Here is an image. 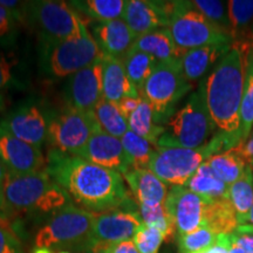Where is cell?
<instances>
[{
	"label": "cell",
	"mask_w": 253,
	"mask_h": 253,
	"mask_svg": "<svg viewBox=\"0 0 253 253\" xmlns=\"http://www.w3.org/2000/svg\"><path fill=\"white\" fill-rule=\"evenodd\" d=\"M140 102H141V96L140 97H126V99L121 100L119 103H116V104H118L120 112L122 113V115L125 116L126 120H128L129 116H130L131 114L134 113L136 109H137Z\"/></svg>",
	"instance_id": "ee69618b"
},
{
	"label": "cell",
	"mask_w": 253,
	"mask_h": 253,
	"mask_svg": "<svg viewBox=\"0 0 253 253\" xmlns=\"http://www.w3.org/2000/svg\"><path fill=\"white\" fill-rule=\"evenodd\" d=\"M238 225L235 208L229 198L209 202L205 211V226L218 236L231 235Z\"/></svg>",
	"instance_id": "484cf974"
},
{
	"label": "cell",
	"mask_w": 253,
	"mask_h": 253,
	"mask_svg": "<svg viewBox=\"0 0 253 253\" xmlns=\"http://www.w3.org/2000/svg\"><path fill=\"white\" fill-rule=\"evenodd\" d=\"M17 23L14 15L0 5V46L8 47L14 42L18 31Z\"/></svg>",
	"instance_id": "f35d334b"
},
{
	"label": "cell",
	"mask_w": 253,
	"mask_h": 253,
	"mask_svg": "<svg viewBox=\"0 0 253 253\" xmlns=\"http://www.w3.org/2000/svg\"><path fill=\"white\" fill-rule=\"evenodd\" d=\"M249 221L251 223V225H253V204H252L251 211H250V214H249Z\"/></svg>",
	"instance_id": "f907efd6"
},
{
	"label": "cell",
	"mask_w": 253,
	"mask_h": 253,
	"mask_svg": "<svg viewBox=\"0 0 253 253\" xmlns=\"http://www.w3.org/2000/svg\"><path fill=\"white\" fill-rule=\"evenodd\" d=\"M123 149L131 168L149 169V164L153 157L155 147L144 138L140 137L131 130H128L121 138Z\"/></svg>",
	"instance_id": "e575fe53"
},
{
	"label": "cell",
	"mask_w": 253,
	"mask_h": 253,
	"mask_svg": "<svg viewBox=\"0 0 253 253\" xmlns=\"http://www.w3.org/2000/svg\"><path fill=\"white\" fill-rule=\"evenodd\" d=\"M128 126L129 130L144 138L154 147H157L158 140L164 132V126L155 122L154 112L149 102L142 96L137 109L129 116Z\"/></svg>",
	"instance_id": "83f0119b"
},
{
	"label": "cell",
	"mask_w": 253,
	"mask_h": 253,
	"mask_svg": "<svg viewBox=\"0 0 253 253\" xmlns=\"http://www.w3.org/2000/svg\"><path fill=\"white\" fill-rule=\"evenodd\" d=\"M167 28L176 45L183 50L213 43H232V38L199 13L191 1H171Z\"/></svg>",
	"instance_id": "9c48e42d"
},
{
	"label": "cell",
	"mask_w": 253,
	"mask_h": 253,
	"mask_svg": "<svg viewBox=\"0 0 253 253\" xmlns=\"http://www.w3.org/2000/svg\"><path fill=\"white\" fill-rule=\"evenodd\" d=\"M84 253H106L102 248V244L100 243H94L89 249H87Z\"/></svg>",
	"instance_id": "bcb514c9"
},
{
	"label": "cell",
	"mask_w": 253,
	"mask_h": 253,
	"mask_svg": "<svg viewBox=\"0 0 253 253\" xmlns=\"http://www.w3.org/2000/svg\"><path fill=\"white\" fill-rule=\"evenodd\" d=\"M103 59V56H102ZM75 73L69 78L65 89L67 106L80 112L89 113L103 97V61Z\"/></svg>",
	"instance_id": "5bb4252c"
},
{
	"label": "cell",
	"mask_w": 253,
	"mask_h": 253,
	"mask_svg": "<svg viewBox=\"0 0 253 253\" xmlns=\"http://www.w3.org/2000/svg\"><path fill=\"white\" fill-rule=\"evenodd\" d=\"M230 240H231V239H230ZM229 253H245V252L243 251V250L240 249L238 245L235 244V243L231 242L230 248H229Z\"/></svg>",
	"instance_id": "7dc6e473"
},
{
	"label": "cell",
	"mask_w": 253,
	"mask_h": 253,
	"mask_svg": "<svg viewBox=\"0 0 253 253\" xmlns=\"http://www.w3.org/2000/svg\"><path fill=\"white\" fill-rule=\"evenodd\" d=\"M230 239L245 253H253V225L251 224L238 225L230 235Z\"/></svg>",
	"instance_id": "ab89813d"
},
{
	"label": "cell",
	"mask_w": 253,
	"mask_h": 253,
	"mask_svg": "<svg viewBox=\"0 0 253 253\" xmlns=\"http://www.w3.org/2000/svg\"><path fill=\"white\" fill-rule=\"evenodd\" d=\"M0 161L6 173L28 175L45 170V158L40 148L19 140L0 125Z\"/></svg>",
	"instance_id": "4fadbf2b"
},
{
	"label": "cell",
	"mask_w": 253,
	"mask_h": 253,
	"mask_svg": "<svg viewBox=\"0 0 253 253\" xmlns=\"http://www.w3.org/2000/svg\"><path fill=\"white\" fill-rule=\"evenodd\" d=\"M99 126L90 113L71 107L47 115V143L54 150L77 155L89 141Z\"/></svg>",
	"instance_id": "8fae6325"
},
{
	"label": "cell",
	"mask_w": 253,
	"mask_h": 253,
	"mask_svg": "<svg viewBox=\"0 0 253 253\" xmlns=\"http://www.w3.org/2000/svg\"><path fill=\"white\" fill-rule=\"evenodd\" d=\"M91 36L104 55L119 59L129 52L137 38L122 19L94 25Z\"/></svg>",
	"instance_id": "d6986e66"
},
{
	"label": "cell",
	"mask_w": 253,
	"mask_h": 253,
	"mask_svg": "<svg viewBox=\"0 0 253 253\" xmlns=\"http://www.w3.org/2000/svg\"><path fill=\"white\" fill-rule=\"evenodd\" d=\"M46 170L71 199L90 212L115 210L129 202L121 173L88 162L77 155L50 149Z\"/></svg>",
	"instance_id": "6da1fadb"
},
{
	"label": "cell",
	"mask_w": 253,
	"mask_h": 253,
	"mask_svg": "<svg viewBox=\"0 0 253 253\" xmlns=\"http://www.w3.org/2000/svg\"><path fill=\"white\" fill-rule=\"evenodd\" d=\"M191 2L199 13L203 14L209 21L232 38V27H231L229 11L225 2L219 0H194Z\"/></svg>",
	"instance_id": "d590c367"
},
{
	"label": "cell",
	"mask_w": 253,
	"mask_h": 253,
	"mask_svg": "<svg viewBox=\"0 0 253 253\" xmlns=\"http://www.w3.org/2000/svg\"><path fill=\"white\" fill-rule=\"evenodd\" d=\"M122 61L126 77L140 91L143 89L144 84L158 65L157 60L151 55L132 48L129 49V52L123 56Z\"/></svg>",
	"instance_id": "4dcf8cb0"
},
{
	"label": "cell",
	"mask_w": 253,
	"mask_h": 253,
	"mask_svg": "<svg viewBox=\"0 0 253 253\" xmlns=\"http://www.w3.org/2000/svg\"><path fill=\"white\" fill-rule=\"evenodd\" d=\"M58 253H71V252H68V251H60Z\"/></svg>",
	"instance_id": "f5cc1de1"
},
{
	"label": "cell",
	"mask_w": 253,
	"mask_h": 253,
	"mask_svg": "<svg viewBox=\"0 0 253 253\" xmlns=\"http://www.w3.org/2000/svg\"><path fill=\"white\" fill-rule=\"evenodd\" d=\"M170 11L171 1L128 0L121 19L136 37H141L158 28H167Z\"/></svg>",
	"instance_id": "e0dca14e"
},
{
	"label": "cell",
	"mask_w": 253,
	"mask_h": 253,
	"mask_svg": "<svg viewBox=\"0 0 253 253\" xmlns=\"http://www.w3.org/2000/svg\"><path fill=\"white\" fill-rule=\"evenodd\" d=\"M208 201L186 186H171L166 199V208L171 216L178 236L194 232L205 226Z\"/></svg>",
	"instance_id": "7c38bea8"
},
{
	"label": "cell",
	"mask_w": 253,
	"mask_h": 253,
	"mask_svg": "<svg viewBox=\"0 0 253 253\" xmlns=\"http://www.w3.org/2000/svg\"><path fill=\"white\" fill-rule=\"evenodd\" d=\"M185 186L208 201H216V199L223 198L230 199V185L225 184L214 175L208 162H204L198 168L197 171L189 179Z\"/></svg>",
	"instance_id": "cb8c5ba5"
},
{
	"label": "cell",
	"mask_w": 253,
	"mask_h": 253,
	"mask_svg": "<svg viewBox=\"0 0 253 253\" xmlns=\"http://www.w3.org/2000/svg\"><path fill=\"white\" fill-rule=\"evenodd\" d=\"M23 74L21 61L15 53L0 48V109L5 106L8 91L25 88Z\"/></svg>",
	"instance_id": "4316f807"
},
{
	"label": "cell",
	"mask_w": 253,
	"mask_h": 253,
	"mask_svg": "<svg viewBox=\"0 0 253 253\" xmlns=\"http://www.w3.org/2000/svg\"><path fill=\"white\" fill-rule=\"evenodd\" d=\"M143 224L138 211L115 210L95 213L93 225L94 243H112L132 240L135 233Z\"/></svg>",
	"instance_id": "2e32d148"
},
{
	"label": "cell",
	"mask_w": 253,
	"mask_h": 253,
	"mask_svg": "<svg viewBox=\"0 0 253 253\" xmlns=\"http://www.w3.org/2000/svg\"><path fill=\"white\" fill-rule=\"evenodd\" d=\"M216 130L205 97V81L199 82L198 89L190 95L181 109L164 125V132L158 140L160 148L203 147L213 137Z\"/></svg>",
	"instance_id": "277c9868"
},
{
	"label": "cell",
	"mask_w": 253,
	"mask_h": 253,
	"mask_svg": "<svg viewBox=\"0 0 253 253\" xmlns=\"http://www.w3.org/2000/svg\"><path fill=\"white\" fill-rule=\"evenodd\" d=\"M230 244V235H218L216 244L202 253H229Z\"/></svg>",
	"instance_id": "f6af8a7d"
},
{
	"label": "cell",
	"mask_w": 253,
	"mask_h": 253,
	"mask_svg": "<svg viewBox=\"0 0 253 253\" xmlns=\"http://www.w3.org/2000/svg\"><path fill=\"white\" fill-rule=\"evenodd\" d=\"M6 171H5V168L2 166L1 161H0V185H2V182H4Z\"/></svg>",
	"instance_id": "c3c4849f"
},
{
	"label": "cell",
	"mask_w": 253,
	"mask_h": 253,
	"mask_svg": "<svg viewBox=\"0 0 253 253\" xmlns=\"http://www.w3.org/2000/svg\"><path fill=\"white\" fill-rule=\"evenodd\" d=\"M32 253H53V251L50 249L46 248H36L32 251Z\"/></svg>",
	"instance_id": "681fc988"
},
{
	"label": "cell",
	"mask_w": 253,
	"mask_h": 253,
	"mask_svg": "<svg viewBox=\"0 0 253 253\" xmlns=\"http://www.w3.org/2000/svg\"><path fill=\"white\" fill-rule=\"evenodd\" d=\"M253 128V48L250 50L245 60V84L240 107V135L244 144L249 140Z\"/></svg>",
	"instance_id": "d6a6232c"
},
{
	"label": "cell",
	"mask_w": 253,
	"mask_h": 253,
	"mask_svg": "<svg viewBox=\"0 0 253 253\" xmlns=\"http://www.w3.org/2000/svg\"><path fill=\"white\" fill-rule=\"evenodd\" d=\"M217 235L208 226L178 236V253H202L216 244Z\"/></svg>",
	"instance_id": "8d00e7d4"
},
{
	"label": "cell",
	"mask_w": 253,
	"mask_h": 253,
	"mask_svg": "<svg viewBox=\"0 0 253 253\" xmlns=\"http://www.w3.org/2000/svg\"><path fill=\"white\" fill-rule=\"evenodd\" d=\"M138 212L143 224L154 227L162 233L164 242H171L175 238L177 232L176 225L170 213L168 212L166 204L155 205V207L138 204Z\"/></svg>",
	"instance_id": "836d02e7"
},
{
	"label": "cell",
	"mask_w": 253,
	"mask_h": 253,
	"mask_svg": "<svg viewBox=\"0 0 253 253\" xmlns=\"http://www.w3.org/2000/svg\"><path fill=\"white\" fill-rule=\"evenodd\" d=\"M0 253H24L23 245L14 231L0 226Z\"/></svg>",
	"instance_id": "60d3db41"
},
{
	"label": "cell",
	"mask_w": 253,
	"mask_h": 253,
	"mask_svg": "<svg viewBox=\"0 0 253 253\" xmlns=\"http://www.w3.org/2000/svg\"><path fill=\"white\" fill-rule=\"evenodd\" d=\"M131 48L147 53L158 62L182 60L186 52L176 45L168 28H158L150 33L137 37Z\"/></svg>",
	"instance_id": "603a6c76"
},
{
	"label": "cell",
	"mask_w": 253,
	"mask_h": 253,
	"mask_svg": "<svg viewBox=\"0 0 253 253\" xmlns=\"http://www.w3.org/2000/svg\"><path fill=\"white\" fill-rule=\"evenodd\" d=\"M25 19L39 33L43 47L80 37L87 30L84 19L71 2L40 0L26 4Z\"/></svg>",
	"instance_id": "52a82bcc"
},
{
	"label": "cell",
	"mask_w": 253,
	"mask_h": 253,
	"mask_svg": "<svg viewBox=\"0 0 253 253\" xmlns=\"http://www.w3.org/2000/svg\"><path fill=\"white\" fill-rule=\"evenodd\" d=\"M122 177L128 183L137 204L155 207L166 203L168 186L149 169L129 168Z\"/></svg>",
	"instance_id": "ffe728a7"
},
{
	"label": "cell",
	"mask_w": 253,
	"mask_h": 253,
	"mask_svg": "<svg viewBox=\"0 0 253 253\" xmlns=\"http://www.w3.org/2000/svg\"><path fill=\"white\" fill-rule=\"evenodd\" d=\"M232 43L221 42L186 50L181 60L182 69L190 84L199 81L230 52Z\"/></svg>",
	"instance_id": "44dd1931"
},
{
	"label": "cell",
	"mask_w": 253,
	"mask_h": 253,
	"mask_svg": "<svg viewBox=\"0 0 253 253\" xmlns=\"http://www.w3.org/2000/svg\"><path fill=\"white\" fill-rule=\"evenodd\" d=\"M95 213L69 204L38 231L36 248L69 249L84 253L94 244L93 225Z\"/></svg>",
	"instance_id": "8992f818"
},
{
	"label": "cell",
	"mask_w": 253,
	"mask_h": 253,
	"mask_svg": "<svg viewBox=\"0 0 253 253\" xmlns=\"http://www.w3.org/2000/svg\"><path fill=\"white\" fill-rule=\"evenodd\" d=\"M207 162L214 175L227 185L238 181L240 177L244 175L246 167H248L238 155L231 153L230 150L213 155Z\"/></svg>",
	"instance_id": "1f68e13d"
},
{
	"label": "cell",
	"mask_w": 253,
	"mask_h": 253,
	"mask_svg": "<svg viewBox=\"0 0 253 253\" xmlns=\"http://www.w3.org/2000/svg\"><path fill=\"white\" fill-rule=\"evenodd\" d=\"M90 115L100 130L121 140L129 130L128 120L120 112L118 104L106 99H101L91 110Z\"/></svg>",
	"instance_id": "d4e9b609"
},
{
	"label": "cell",
	"mask_w": 253,
	"mask_h": 253,
	"mask_svg": "<svg viewBox=\"0 0 253 253\" xmlns=\"http://www.w3.org/2000/svg\"><path fill=\"white\" fill-rule=\"evenodd\" d=\"M71 197L53 181L47 170L28 175L6 173L2 182V201L0 211L11 219H48L68 207Z\"/></svg>",
	"instance_id": "3957f363"
},
{
	"label": "cell",
	"mask_w": 253,
	"mask_h": 253,
	"mask_svg": "<svg viewBox=\"0 0 253 253\" xmlns=\"http://www.w3.org/2000/svg\"><path fill=\"white\" fill-rule=\"evenodd\" d=\"M245 84V60L238 49L231 48L205 80L209 113L218 131L236 143L240 135V107Z\"/></svg>",
	"instance_id": "7a4b0ae2"
},
{
	"label": "cell",
	"mask_w": 253,
	"mask_h": 253,
	"mask_svg": "<svg viewBox=\"0 0 253 253\" xmlns=\"http://www.w3.org/2000/svg\"><path fill=\"white\" fill-rule=\"evenodd\" d=\"M42 53L46 73L58 79L71 78L75 73L93 65L103 56L99 45L88 30L80 37L45 46Z\"/></svg>",
	"instance_id": "30bf717a"
},
{
	"label": "cell",
	"mask_w": 253,
	"mask_h": 253,
	"mask_svg": "<svg viewBox=\"0 0 253 253\" xmlns=\"http://www.w3.org/2000/svg\"><path fill=\"white\" fill-rule=\"evenodd\" d=\"M4 128L19 140L41 149L47 138V115L37 106L28 101L12 110L0 121Z\"/></svg>",
	"instance_id": "9a60e30c"
},
{
	"label": "cell",
	"mask_w": 253,
	"mask_h": 253,
	"mask_svg": "<svg viewBox=\"0 0 253 253\" xmlns=\"http://www.w3.org/2000/svg\"><path fill=\"white\" fill-rule=\"evenodd\" d=\"M103 99L119 103L126 97H140V90L136 88L123 66L122 59L103 54Z\"/></svg>",
	"instance_id": "7402d4cb"
},
{
	"label": "cell",
	"mask_w": 253,
	"mask_h": 253,
	"mask_svg": "<svg viewBox=\"0 0 253 253\" xmlns=\"http://www.w3.org/2000/svg\"><path fill=\"white\" fill-rule=\"evenodd\" d=\"M132 242L140 253H158L164 238L158 230L142 224Z\"/></svg>",
	"instance_id": "74e56055"
},
{
	"label": "cell",
	"mask_w": 253,
	"mask_h": 253,
	"mask_svg": "<svg viewBox=\"0 0 253 253\" xmlns=\"http://www.w3.org/2000/svg\"><path fill=\"white\" fill-rule=\"evenodd\" d=\"M71 5L79 14L87 15L97 24L109 23L122 18L126 1L123 0H86L73 1Z\"/></svg>",
	"instance_id": "f546056e"
},
{
	"label": "cell",
	"mask_w": 253,
	"mask_h": 253,
	"mask_svg": "<svg viewBox=\"0 0 253 253\" xmlns=\"http://www.w3.org/2000/svg\"><path fill=\"white\" fill-rule=\"evenodd\" d=\"M1 201H2V185H0V207H1Z\"/></svg>",
	"instance_id": "816d5d0a"
},
{
	"label": "cell",
	"mask_w": 253,
	"mask_h": 253,
	"mask_svg": "<svg viewBox=\"0 0 253 253\" xmlns=\"http://www.w3.org/2000/svg\"><path fill=\"white\" fill-rule=\"evenodd\" d=\"M230 201L235 208L239 225L249 221V214L253 204V168L248 166L238 181L230 185Z\"/></svg>",
	"instance_id": "f1b7e54d"
},
{
	"label": "cell",
	"mask_w": 253,
	"mask_h": 253,
	"mask_svg": "<svg viewBox=\"0 0 253 253\" xmlns=\"http://www.w3.org/2000/svg\"><path fill=\"white\" fill-rule=\"evenodd\" d=\"M192 87L184 77L181 60H173L158 62L140 94L153 108L155 122L164 126L175 113L176 104Z\"/></svg>",
	"instance_id": "ba28073f"
},
{
	"label": "cell",
	"mask_w": 253,
	"mask_h": 253,
	"mask_svg": "<svg viewBox=\"0 0 253 253\" xmlns=\"http://www.w3.org/2000/svg\"><path fill=\"white\" fill-rule=\"evenodd\" d=\"M235 147V142L220 131H217L203 147L195 149L155 147L149 170L167 185L185 186L198 168L209 158Z\"/></svg>",
	"instance_id": "5b68a950"
},
{
	"label": "cell",
	"mask_w": 253,
	"mask_h": 253,
	"mask_svg": "<svg viewBox=\"0 0 253 253\" xmlns=\"http://www.w3.org/2000/svg\"><path fill=\"white\" fill-rule=\"evenodd\" d=\"M102 248L106 253H140L138 250L136 249L132 240H125V242L112 243V244H102Z\"/></svg>",
	"instance_id": "7bdbcfd3"
},
{
	"label": "cell",
	"mask_w": 253,
	"mask_h": 253,
	"mask_svg": "<svg viewBox=\"0 0 253 253\" xmlns=\"http://www.w3.org/2000/svg\"><path fill=\"white\" fill-rule=\"evenodd\" d=\"M77 156L96 166L118 171L121 175L131 168L121 140L100 129L93 132L89 141Z\"/></svg>",
	"instance_id": "ac0fdd59"
},
{
	"label": "cell",
	"mask_w": 253,
	"mask_h": 253,
	"mask_svg": "<svg viewBox=\"0 0 253 253\" xmlns=\"http://www.w3.org/2000/svg\"><path fill=\"white\" fill-rule=\"evenodd\" d=\"M230 151L231 153L238 155V156L246 163V166L253 168V132L252 135H250L249 140L246 141L244 144H238Z\"/></svg>",
	"instance_id": "b9f144b4"
}]
</instances>
